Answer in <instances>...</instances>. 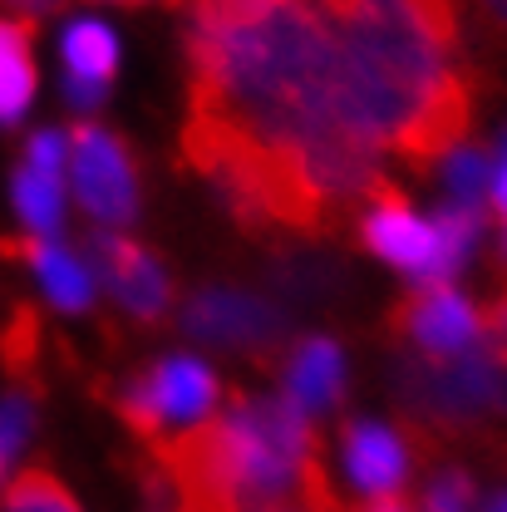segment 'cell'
Returning a JSON list of instances; mask_svg holds the SVG:
<instances>
[{
  "label": "cell",
  "instance_id": "obj_1",
  "mask_svg": "<svg viewBox=\"0 0 507 512\" xmlns=\"http://www.w3.org/2000/svg\"><path fill=\"white\" fill-rule=\"evenodd\" d=\"M188 64L183 153L197 173L227 158H271L301 178L306 153L355 138L335 109V40L320 0H202Z\"/></svg>",
  "mask_w": 507,
  "mask_h": 512
},
{
  "label": "cell",
  "instance_id": "obj_2",
  "mask_svg": "<svg viewBox=\"0 0 507 512\" xmlns=\"http://www.w3.org/2000/svg\"><path fill=\"white\" fill-rule=\"evenodd\" d=\"M335 40L340 124L375 153L434 163L468 133V84L453 69V0H320Z\"/></svg>",
  "mask_w": 507,
  "mask_h": 512
},
{
  "label": "cell",
  "instance_id": "obj_3",
  "mask_svg": "<svg viewBox=\"0 0 507 512\" xmlns=\"http://www.w3.org/2000/svg\"><path fill=\"white\" fill-rule=\"evenodd\" d=\"M158 473L178 508H261L296 498L325 473L316 429L291 399L232 394L188 434L158 444Z\"/></svg>",
  "mask_w": 507,
  "mask_h": 512
},
{
  "label": "cell",
  "instance_id": "obj_4",
  "mask_svg": "<svg viewBox=\"0 0 507 512\" xmlns=\"http://www.w3.org/2000/svg\"><path fill=\"white\" fill-rule=\"evenodd\" d=\"M394 394L404 399L409 414L439 424V429H468L493 409V365L488 350L473 345L463 355L429 360V355H404L394 360Z\"/></svg>",
  "mask_w": 507,
  "mask_h": 512
},
{
  "label": "cell",
  "instance_id": "obj_5",
  "mask_svg": "<svg viewBox=\"0 0 507 512\" xmlns=\"http://www.w3.org/2000/svg\"><path fill=\"white\" fill-rule=\"evenodd\" d=\"M212 399H217L212 370L192 355H173V360L153 365L148 375H133L119 409H124V424L138 439L158 444L173 419H207Z\"/></svg>",
  "mask_w": 507,
  "mask_h": 512
},
{
  "label": "cell",
  "instance_id": "obj_6",
  "mask_svg": "<svg viewBox=\"0 0 507 512\" xmlns=\"http://www.w3.org/2000/svg\"><path fill=\"white\" fill-rule=\"evenodd\" d=\"M69 188L84 202L89 217H99L104 227H124L138 212V178L128 163L124 143L109 128H74L69 133Z\"/></svg>",
  "mask_w": 507,
  "mask_h": 512
},
{
  "label": "cell",
  "instance_id": "obj_7",
  "mask_svg": "<svg viewBox=\"0 0 507 512\" xmlns=\"http://www.w3.org/2000/svg\"><path fill=\"white\" fill-rule=\"evenodd\" d=\"M183 330L222 350L266 355L271 345L286 340V311L261 296H242V291H197L183 306Z\"/></svg>",
  "mask_w": 507,
  "mask_h": 512
},
{
  "label": "cell",
  "instance_id": "obj_8",
  "mask_svg": "<svg viewBox=\"0 0 507 512\" xmlns=\"http://www.w3.org/2000/svg\"><path fill=\"white\" fill-rule=\"evenodd\" d=\"M389 325L399 335H409L419 345V355L429 360H448V355H463L478 345L483 335V320L478 311L453 291V286H419L414 296H404V306L389 316Z\"/></svg>",
  "mask_w": 507,
  "mask_h": 512
},
{
  "label": "cell",
  "instance_id": "obj_9",
  "mask_svg": "<svg viewBox=\"0 0 507 512\" xmlns=\"http://www.w3.org/2000/svg\"><path fill=\"white\" fill-rule=\"evenodd\" d=\"M365 242L370 252L384 256L389 266H404L409 276H419L424 286L434 281V266H439V237H434V222L414 217L409 202L384 183L370 197V212H365Z\"/></svg>",
  "mask_w": 507,
  "mask_h": 512
},
{
  "label": "cell",
  "instance_id": "obj_10",
  "mask_svg": "<svg viewBox=\"0 0 507 512\" xmlns=\"http://www.w3.org/2000/svg\"><path fill=\"white\" fill-rule=\"evenodd\" d=\"M89 256H94L99 281H104L138 320H158L168 311V271L158 266L153 252H143L138 242H128L119 232H94V237H89Z\"/></svg>",
  "mask_w": 507,
  "mask_h": 512
},
{
  "label": "cell",
  "instance_id": "obj_11",
  "mask_svg": "<svg viewBox=\"0 0 507 512\" xmlns=\"http://www.w3.org/2000/svg\"><path fill=\"white\" fill-rule=\"evenodd\" d=\"M345 468H350L360 493L389 498L409 478V448L384 424H350L345 429Z\"/></svg>",
  "mask_w": 507,
  "mask_h": 512
},
{
  "label": "cell",
  "instance_id": "obj_12",
  "mask_svg": "<svg viewBox=\"0 0 507 512\" xmlns=\"http://www.w3.org/2000/svg\"><path fill=\"white\" fill-rule=\"evenodd\" d=\"M345 394V360H340V345L311 335L291 350V365H286V399L301 409V414H325L335 409Z\"/></svg>",
  "mask_w": 507,
  "mask_h": 512
},
{
  "label": "cell",
  "instance_id": "obj_13",
  "mask_svg": "<svg viewBox=\"0 0 507 512\" xmlns=\"http://www.w3.org/2000/svg\"><path fill=\"white\" fill-rule=\"evenodd\" d=\"M40 74H35V45L25 20L0 15V124H20L35 104Z\"/></svg>",
  "mask_w": 507,
  "mask_h": 512
},
{
  "label": "cell",
  "instance_id": "obj_14",
  "mask_svg": "<svg viewBox=\"0 0 507 512\" xmlns=\"http://www.w3.org/2000/svg\"><path fill=\"white\" fill-rule=\"evenodd\" d=\"M60 60L64 79H84V84H109L119 69V40L104 20H69L60 35Z\"/></svg>",
  "mask_w": 507,
  "mask_h": 512
},
{
  "label": "cell",
  "instance_id": "obj_15",
  "mask_svg": "<svg viewBox=\"0 0 507 512\" xmlns=\"http://www.w3.org/2000/svg\"><path fill=\"white\" fill-rule=\"evenodd\" d=\"M20 252H25V261L35 266V276H40L45 296H50L60 311H84V306L94 301V281H89V271H84V261H79V256H69L64 247L45 242V237L20 242Z\"/></svg>",
  "mask_w": 507,
  "mask_h": 512
},
{
  "label": "cell",
  "instance_id": "obj_16",
  "mask_svg": "<svg viewBox=\"0 0 507 512\" xmlns=\"http://www.w3.org/2000/svg\"><path fill=\"white\" fill-rule=\"evenodd\" d=\"M15 212L20 222L35 232V237H55L64 212V173H50V168H35V163H20L15 173Z\"/></svg>",
  "mask_w": 507,
  "mask_h": 512
},
{
  "label": "cell",
  "instance_id": "obj_17",
  "mask_svg": "<svg viewBox=\"0 0 507 512\" xmlns=\"http://www.w3.org/2000/svg\"><path fill=\"white\" fill-rule=\"evenodd\" d=\"M276 281L286 296H301V301H335L340 286H345V271L330 261V256H286L276 266Z\"/></svg>",
  "mask_w": 507,
  "mask_h": 512
},
{
  "label": "cell",
  "instance_id": "obj_18",
  "mask_svg": "<svg viewBox=\"0 0 507 512\" xmlns=\"http://www.w3.org/2000/svg\"><path fill=\"white\" fill-rule=\"evenodd\" d=\"M0 512H84V508L74 503V493L64 488L55 473H45V468H30V473H20V478L5 488Z\"/></svg>",
  "mask_w": 507,
  "mask_h": 512
},
{
  "label": "cell",
  "instance_id": "obj_19",
  "mask_svg": "<svg viewBox=\"0 0 507 512\" xmlns=\"http://www.w3.org/2000/svg\"><path fill=\"white\" fill-rule=\"evenodd\" d=\"M478 207H448L439 212V222H434V237H439V266H434V281L429 286H444L448 276L468 261L473 252V242H478Z\"/></svg>",
  "mask_w": 507,
  "mask_h": 512
},
{
  "label": "cell",
  "instance_id": "obj_20",
  "mask_svg": "<svg viewBox=\"0 0 507 512\" xmlns=\"http://www.w3.org/2000/svg\"><path fill=\"white\" fill-rule=\"evenodd\" d=\"M30 434H35V404L25 394H5L0 399V483L10 478V463Z\"/></svg>",
  "mask_w": 507,
  "mask_h": 512
},
{
  "label": "cell",
  "instance_id": "obj_21",
  "mask_svg": "<svg viewBox=\"0 0 507 512\" xmlns=\"http://www.w3.org/2000/svg\"><path fill=\"white\" fill-rule=\"evenodd\" d=\"M483 350H488V365H493V409L507 414V291L483 316Z\"/></svg>",
  "mask_w": 507,
  "mask_h": 512
},
{
  "label": "cell",
  "instance_id": "obj_22",
  "mask_svg": "<svg viewBox=\"0 0 507 512\" xmlns=\"http://www.w3.org/2000/svg\"><path fill=\"white\" fill-rule=\"evenodd\" d=\"M483 153L478 148H453L444 163L448 192H453V207H478L483 202Z\"/></svg>",
  "mask_w": 507,
  "mask_h": 512
},
{
  "label": "cell",
  "instance_id": "obj_23",
  "mask_svg": "<svg viewBox=\"0 0 507 512\" xmlns=\"http://www.w3.org/2000/svg\"><path fill=\"white\" fill-rule=\"evenodd\" d=\"M424 512H478V488L463 468H444L434 473L429 493H424Z\"/></svg>",
  "mask_w": 507,
  "mask_h": 512
},
{
  "label": "cell",
  "instance_id": "obj_24",
  "mask_svg": "<svg viewBox=\"0 0 507 512\" xmlns=\"http://www.w3.org/2000/svg\"><path fill=\"white\" fill-rule=\"evenodd\" d=\"M178 512H222V508H178ZM237 512H340V503H335V493H330V473H320L316 483H306L296 498L261 503V508H237Z\"/></svg>",
  "mask_w": 507,
  "mask_h": 512
},
{
  "label": "cell",
  "instance_id": "obj_25",
  "mask_svg": "<svg viewBox=\"0 0 507 512\" xmlns=\"http://www.w3.org/2000/svg\"><path fill=\"white\" fill-rule=\"evenodd\" d=\"M64 99H69L74 109H99V99H104V84H84V79H64Z\"/></svg>",
  "mask_w": 507,
  "mask_h": 512
},
{
  "label": "cell",
  "instance_id": "obj_26",
  "mask_svg": "<svg viewBox=\"0 0 507 512\" xmlns=\"http://www.w3.org/2000/svg\"><path fill=\"white\" fill-rule=\"evenodd\" d=\"M360 512H419L409 498H399V493H389V498H370V503H360Z\"/></svg>",
  "mask_w": 507,
  "mask_h": 512
},
{
  "label": "cell",
  "instance_id": "obj_27",
  "mask_svg": "<svg viewBox=\"0 0 507 512\" xmlns=\"http://www.w3.org/2000/svg\"><path fill=\"white\" fill-rule=\"evenodd\" d=\"M5 5H10L15 15H25V20H30V15H45V10H55L60 0H5Z\"/></svg>",
  "mask_w": 507,
  "mask_h": 512
},
{
  "label": "cell",
  "instance_id": "obj_28",
  "mask_svg": "<svg viewBox=\"0 0 507 512\" xmlns=\"http://www.w3.org/2000/svg\"><path fill=\"white\" fill-rule=\"evenodd\" d=\"M493 207L507 217V143H503V168H498V178H493Z\"/></svg>",
  "mask_w": 507,
  "mask_h": 512
},
{
  "label": "cell",
  "instance_id": "obj_29",
  "mask_svg": "<svg viewBox=\"0 0 507 512\" xmlns=\"http://www.w3.org/2000/svg\"><path fill=\"white\" fill-rule=\"evenodd\" d=\"M488 512H507V493H498V498L488 503Z\"/></svg>",
  "mask_w": 507,
  "mask_h": 512
},
{
  "label": "cell",
  "instance_id": "obj_30",
  "mask_svg": "<svg viewBox=\"0 0 507 512\" xmlns=\"http://www.w3.org/2000/svg\"><path fill=\"white\" fill-rule=\"evenodd\" d=\"M488 5H493V10H498V15L507 20V0H488Z\"/></svg>",
  "mask_w": 507,
  "mask_h": 512
}]
</instances>
